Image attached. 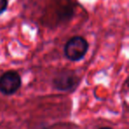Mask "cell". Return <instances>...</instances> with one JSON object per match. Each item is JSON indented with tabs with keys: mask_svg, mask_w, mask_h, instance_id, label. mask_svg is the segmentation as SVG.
I'll use <instances>...</instances> for the list:
<instances>
[{
	"mask_svg": "<svg viewBox=\"0 0 129 129\" xmlns=\"http://www.w3.org/2000/svg\"><path fill=\"white\" fill-rule=\"evenodd\" d=\"M8 6L7 0H0V15L6 10Z\"/></svg>",
	"mask_w": 129,
	"mask_h": 129,
	"instance_id": "obj_4",
	"label": "cell"
},
{
	"mask_svg": "<svg viewBox=\"0 0 129 129\" xmlns=\"http://www.w3.org/2000/svg\"><path fill=\"white\" fill-rule=\"evenodd\" d=\"M21 86V78L15 71H8L0 76V92L10 95L16 93Z\"/></svg>",
	"mask_w": 129,
	"mask_h": 129,
	"instance_id": "obj_3",
	"label": "cell"
},
{
	"mask_svg": "<svg viewBox=\"0 0 129 129\" xmlns=\"http://www.w3.org/2000/svg\"><path fill=\"white\" fill-rule=\"evenodd\" d=\"M79 76L70 69L60 70L52 81V85L59 91H68L75 88L79 83Z\"/></svg>",
	"mask_w": 129,
	"mask_h": 129,
	"instance_id": "obj_2",
	"label": "cell"
},
{
	"mask_svg": "<svg viewBox=\"0 0 129 129\" xmlns=\"http://www.w3.org/2000/svg\"><path fill=\"white\" fill-rule=\"evenodd\" d=\"M100 129H111V127H102V128H100Z\"/></svg>",
	"mask_w": 129,
	"mask_h": 129,
	"instance_id": "obj_5",
	"label": "cell"
},
{
	"mask_svg": "<svg viewBox=\"0 0 129 129\" xmlns=\"http://www.w3.org/2000/svg\"><path fill=\"white\" fill-rule=\"evenodd\" d=\"M88 50V43L81 36L70 38L64 47V53L67 59L73 62L80 61L85 57Z\"/></svg>",
	"mask_w": 129,
	"mask_h": 129,
	"instance_id": "obj_1",
	"label": "cell"
}]
</instances>
